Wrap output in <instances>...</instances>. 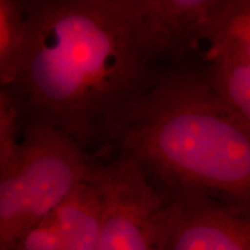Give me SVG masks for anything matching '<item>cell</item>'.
<instances>
[{
	"mask_svg": "<svg viewBox=\"0 0 250 250\" xmlns=\"http://www.w3.org/2000/svg\"><path fill=\"white\" fill-rule=\"evenodd\" d=\"M54 213L61 234L59 250H98L102 199L92 181L80 183Z\"/></svg>",
	"mask_w": 250,
	"mask_h": 250,
	"instance_id": "52a82bcc",
	"label": "cell"
},
{
	"mask_svg": "<svg viewBox=\"0 0 250 250\" xmlns=\"http://www.w3.org/2000/svg\"><path fill=\"white\" fill-rule=\"evenodd\" d=\"M206 64L217 92L250 123V65L224 61L206 62Z\"/></svg>",
	"mask_w": 250,
	"mask_h": 250,
	"instance_id": "30bf717a",
	"label": "cell"
},
{
	"mask_svg": "<svg viewBox=\"0 0 250 250\" xmlns=\"http://www.w3.org/2000/svg\"><path fill=\"white\" fill-rule=\"evenodd\" d=\"M143 36L165 67L202 57L226 0H129Z\"/></svg>",
	"mask_w": 250,
	"mask_h": 250,
	"instance_id": "5b68a950",
	"label": "cell"
},
{
	"mask_svg": "<svg viewBox=\"0 0 250 250\" xmlns=\"http://www.w3.org/2000/svg\"><path fill=\"white\" fill-rule=\"evenodd\" d=\"M17 165L0 173V250L51 214L88 179L92 159L79 144L48 126L22 131Z\"/></svg>",
	"mask_w": 250,
	"mask_h": 250,
	"instance_id": "3957f363",
	"label": "cell"
},
{
	"mask_svg": "<svg viewBox=\"0 0 250 250\" xmlns=\"http://www.w3.org/2000/svg\"><path fill=\"white\" fill-rule=\"evenodd\" d=\"M165 197L162 250H250V208L198 193Z\"/></svg>",
	"mask_w": 250,
	"mask_h": 250,
	"instance_id": "8992f818",
	"label": "cell"
},
{
	"mask_svg": "<svg viewBox=\"0 0 250 250\" xmlns=\"http://www.w3.org/2000/svg\"><path fill=\"white\" fill-rule=\"evenodd\" d=\"M22 132L20 116L11 95L0 88V173L8 171L17 165L20 155Z\"/></svg>",
	"mask_w": 250,
	"mask_h": 250,
	"instance_id": "8fae6325",
	"label": "cell"
},
{
	"mask_svg": "<svg viewBox=\"0 0 250 250\" xmlns=\"http://www.w3.org/2000/svg\"><path fill=\"white\" fill-rule=\"evenodd\" d=\"M203 57L250 65V0H226Z\"/></svg>",
	"mask_w": 250,
	"mask_h": 250,
	"instance_id": "ba28073f",
	"label": "cell"
},
{
	"mask_svg": "<svg viewBox=\"0 0 250 250\" xmlns=\"http://www.w3.org/2000/svg\"><path fill=\"white\" fill-rule=\"evenodd\" d=\"M20 61L5 87L22 131L48 126L108 151L131 107L165 67L129 0L24 1Z\"/></svg>",
	"mask_w": 250,
	"mask_h": 250,
	"instance_id": "6da1fadb",
	"label": "cell"
},
{
	"mask_svg": "<svg viewBox=\"0 0 250 250\" xmlns=\"http://www.w3.org/2000/svg\"><path fill=\"white\" fill-rule=\"evenodd\" d=\"M108 152L139 165L164 196L250 208V123L214 88L204 57L161 71Z\"/></svg>",
	"mask_w": 250,
	"mask_h": 250,
	"instance_id": "7a4b0ae2",
	"label": "cell"
},
{
	"mask_svg": "<svg viewBox=\"0 0 250 250\" xmlns=\"http://www.w3.org/2000/svg\"><path fill=\"white\" fill-rule=\"evenodd\" d=\"M88 179L102 199L98 250H162L165 197L139 165L114 154L93 160Z\"/></svg>",
	"mask_w": 250,
	"mask_h": 250,
	"instance_id": "277c9868",
	"label": "cell"
},
{
	"mask_svg": "<svg viewBox=\"0 0 250 250\" xmlns=\"http://www.w3.org/2000/svg\"><path fill=\"white\" fill-rule=\"evenodd\" d=\"M24 1L0 0V88L13 79L24 42Z\"/></svg>",
	"mask_w": 250,
	"mask_h": 250,
	"instance_id": "9c48e42d",
	"label": "cell"
}]
</instances>
